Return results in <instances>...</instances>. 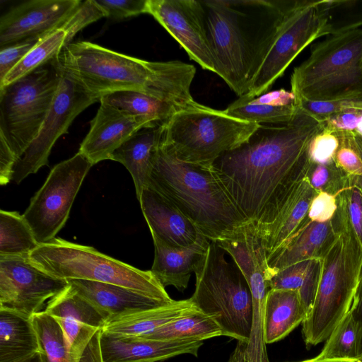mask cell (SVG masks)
<instances>
[{
	"instance_id": "e575fe53",
	"label": "cell",
	"mask_w": 362,
	"mask_h": 362,
	"mask_svg": "<svg viewBox=\"0 0 362 362\" xmlns=\"http://www.w3.org/2000/svg\"><path fill=\"white\" fill-rule=\"evenodd\" d=\"M30 320L44 362H70L69 344L59 321L45 310Z\"/></svg>"
},
{
	"instance_id": "83f0119b",
	"label": "cell",
	"mask_w": 362,
	"mask_h": 362,
	"mask_svg": "<svg viewBox=\"0 0 362 362\" xmlns=\"http://www.w3.org/2000/svg\"><path fill=\"white\" fill-rule=\"evenodd\" d=\"M196 308L191 300L172 303L107 322L102 330L123 337H142Z\"/></svg>"
},
{
	"instance_id": "d6986e66",
	"label": "cell",
	"mask_w": 362,
	"mask_h": 362,
	"mask_svg": "<svg viewBox=\"0 0 362 362\" xmlns=\"http://www.w3.org/2000/svg\"><path fill=\"white\" fill-rule=\"evenodd\" d=\"M202 341L161 340L123 337L102 330L103 362H157L182 354L197 356Z\"/></svg>"
},
{
	"instance_id": "816d5d0a",
	"label": "cell",
	"mask_w": 362,
	"mask_h": 362,
	"mask_svg": "<svg viewBox=\"0 0 362 362\" xmlns=\"http://www.w3.org/2000/svg\"><path fill=\"white\" fill-rule=\"evenodd\" d=\"M298 362H362V356L358 358H326V359H316L315 358L298 361Z\"/></svg>"
},
{
	"instance_id": "3957f363",
	"label": "cell",
	"mask_w": 362,
	"mask_h": 362,
	"mask_svg": "<svg viewBox=\"0 0 362 362\" xmlns=\"http://www.w3.org/2000/svg\"><path fill=\"white\" fill-rule=\"evenodd\" d=\"M57 60L98 101L114 92L135 90L181 109L197 103L190 92L196 69L181 61H146L88 41L66 45Z\"/></svg>"
},
{
	"instance_id": "2e32d148",
	"label": "cell",
	"mask_w": 362,
	"mask_h": 362,
	"mask_svg": "<svg viewBox=\"0 0 362 362\" xmlns=\"http://www.w3.org/2000/svg\"><path fill=\"white\" fill-rule=\"evenodd\" d=\"M80 0H31L10 8L0 18V47L40 39L59 28Z\"/></svg>"
},
{
	"instance_id": "ba28073f",
	"label": "cell",
	"mask_w": 362,
	"mask_h": 362,
	"mask_svg": "<svg viewBox=\"0 0 362 362\" xmlns=\"http://www.w3.org/2000/svg\"><path fill=\"white\" fill-rule=\"evenodd\" d=\"M226 253L216 243H210L194 272L195 290L189 299L216 321L223 336L247 344L252 322V295L242 273L226 259Z\"/></svg>"
},
{
	"instance_id": "6da1fadb",
	"label": "cell",
	"mask_w": 362,
	"mask_h": 362,
	"mask_svg": "<svg viewBox=\"0 0 362 362\" xmlns=\"http://www.w3.org/2000/svg\"><path fill=\"white\" fill-rule=\"evenodd\" d=\"M323 123L298 107L288 122L261 124L213 164L245 216L257 229L270 223L286 192L308 162Z\"/></svg>"
},
{
	"instance_id": "7c38bea8",
	"label": "cell",
	"mask_w": 362,
	"mask_h": 362,
	"mask_svg": "<svg viewBox=\"0 0 362 362\" xmlns=\"http://www.w3.org/2000/svg\"><path fill=\"white\" fill-rule=\"evenodd\" d=\"M323 26L316 1L298 0L280 26L245 95L257 97L268 92L297 55L322 37Z\"/></svg>"
},
{
	"instance_id": "5bb4252c",
	"label": "cell",
	"mask_w": 362,
	"mask_h": 362,
	"mask_svg": "<svg viewBox=\"0 0 362 362\" xmlns=\"http://www.w3.org/2000/svg\"><path fill=\"white\" fill-rule=\"evenodd\" d=\"M69 286L35 266L28 256L0 255V308L30 317Z\"/></svg>"
},
{
	"instance_id": "cb8c5ba5",
	"label": "cell",
	"mask_w": 362,
	"mask_h": 362,
	"mask_svg": "<svg viewBox=\"0 0 362 362\" xmlns=\"http://www.w3.org/2000/svg\"><path fill=\"white\" fill-rule=\"evenodd\" d=\"M332 221L317 223L307 218L291 238L267 259L269 267L278 271L302 261L321 257L337 233Z\"/></svg>"
},
{
	"instance_id": "e0dca14e",
	"label": "cell",
	"mask_w": 362,
	"mask_h": 362,
	"mask_svg": "<svg viewBox=\"0 0 362 362\" xmlns=\"http://www.w3.org/2000/svg\"><path fill=\"white\" fill-rule=\"evenodd\" d=\"M308 162L290 185L279 202L269 223L257 229L267 259L281 248L308 218L310 204L317 193L311 186Z\"/></svg>"
},
{
	"instance_id": "b9f144b4",
	"label": "cell",
	"mask_w": 362,
	"mask_h": 362,
	"mask_svg": "<svg viewBox=\"0 0 362 362\" xmlns=\"http://www.w3.org/2000/svg\"><path fill=\"white\" fill-rule=\"evenodd\" d=\"M339 145L340 139L338 134L323 127L310 144L308 152L309 162L324 165L334 163Z\"/></svg>"
},
{
	"instance_id": "f907efd6",
	"label": "cell",
	"mask_w": 362,
	"mask_h": 362,
	"mask_svg": "<svg viewBox=\"0 0 362 362\" xmlns=\"http://www.w3.org/2000/svg\"><path fill=\"white\" fill-rule=\"evenodd\" d=\"M351 145L356 149L362 159V136L356 134L345 132Z\"/></svg>"
},
{
	"instance_id": "1f68e13d",
	"label": "cell",
	"mask_w": 362,
	"mask_h": 362,
	"mask_svg": "<svg viewBox=\"0 0 362 362\" xmlns=\"http://www.w3.org/2000/svg\"><path fill=\"white\" fill-rule=\"evenodd\" d=\"M321 268V257L302 261L278 271L270 268L269 289L298 292L306 306L310 307L315 296Z\"/></svg>"
},
{
	"instance_id": "277c9868",
	"label": "cell",
	"mask_w": 362,
	"mask_h": 362,
	"mask_svg": "<svg viewBox=\"0 0 362 362\" xmlns=\"http://www.w3.org/2000/svg\"><path fill=\"white\" fill-rule=\"evenodd\" d=\"M147 187L173 204L211 242L236 238L251 223L213 165L182 161L160 144Z\"/></svg>"
},
{
	"instance_id": "9c48e42d",
	"label": "cell",
	"mask_w": 362,
	"mask_h": 362,
	"mask_svg": "<svg viewBox=\"0 0 362 362\" xmlns=\"http://www.w3.org/2000/svg\"><path fill=\"white\" fill-rule=\"evenodd\" d=\"M29 257L38 268L59 279L112 284L166 303L174 300L151 270L132 267L93 247L56 237L40 245Z\"/></svg>"
},
{
	"instance_id": "5b68a950",
	"label": "cell",
	"mask_w": 362,
	"mask_h": 362,
	"mask_svg": "<svg viewBox=\"0 0 362 362\" xmlns=\"http://www.w3.org/2000/svg\"><path fill=\"white\" fill-rule=\"evenodd\" d=\"M362 286V251L349 228L337 231L321 257L318 284L302 322L307 346L326 341L356 306Z\"/></svg>"
},
{
	"instance_id": "ee69618b",
	"label": "cell",
	"mask_w": 362,
	"mask_h": 362,
	"mask_svg": "<svg viewBox=\"0 0 362 362\" xmlns=\"http://www.w3.org/2000/svg\"><path fill=\"white\" fill-rule=\"evenodd\" d=\"M336 133L340 139V145L334 160L337 167L348 175L362 177V159L361 156L351 145L344 132Z\"/></svg>"
},
{
	"instance_id": "7dc6e473",
	"label": "cell",
	"mask_w": 362,
	"mask_h": 362,
	"mask_svg": "<svg viewBox=\"0 0 362 362\" xmlns=\"http://www.w3.org/2000/svg\"><path fill=\"white\" fill-rule=\"evenodd\" d=\"M17 158L6 141L0 136V184L7 185L13 177Z\"/></svg>"
},
{
	"instance_id": "8fae6325",
	"label": "cell",
	"mask_w": 362,
	"mask_h": 362,
	"mask_svg": "<svg viewBox=\"0 0 362 362\" xmlns=\"http://www.w3.org/2000/svg\"><path fill=\"white\" fill-rule=\"evenodd\" d=\"M78 151L54 165L23 214L40 245L56 238L64 226L77 193L90 168Z\"/></svg>"
},
{
	"instance_id": "ac0fdd59",
	"label": "cell",
	"mask_w": 362,
	"mask_h": 362,
	"mask_svg": "<svg viewBox=\"0 0 362 362\" xmlns=\"http://www.w3.org/2000/svg\"><path fill=\"white\" fill-rule=\"evenodd\" d=\"M146 127V124L139 118L100 102L78 151L93 165L102 160H110L115 150L134 133Z\"/></svg>"
},
{
	"instance_id": "bcb514c9",
	"label": "cell",
	"mask_w": 362,
	"mask_h": 362,
	"mask_svg": "<svg viewBox=\"0 0 362 362\" xmlns=\"http://www.w3.org/2000/svg\"><path fill=\"white\" fill-rule=\"evenodd\" d=\"M40 39H30L1 47L0 83L3 82L7 74L33 49Z\"/></svg>"
},
{
	"instance_id": "f6af8a7d",
	"label": "cell",
	"mask_w": 362,
	"mask_h": 362,
	"mask_svg": "<svg viewBox=\"0 0 362 362\" xmlns=\"http://www.w3.org/2000/svg\"><path fill=\"white\" fill-rule=\"evenodd\" d=\"M339 192L334 194L325 190L317 192L310 204L308 219L317 223L332 221L338 207L337 197Z\"/></svg>"
},
{
	"instance_id": "d4e9b609",
	"label": "cell",
	"mask_w": 362,
	"mask_h": 362,
	"mask_svg": "<svg viewBox=\"0 0 362 362\" xmlns=\"http://www.w3.org/2000/svg\"><path fill=\"white\" fill-rule=\"evenodd\" d=\"M164 126L139 129L112 153L110 160L122 163L131 174L140 199L147 187L155 153L163 136Z\"/></svg>"
},
{
	"instance_id": "f5cc1de1",
	"label": "cell",
	"mask_w": 362,
	"mask_h": 362,
	"mask_svg": "<svg viewBox=\"0 0 362 362\" xmlns=\"http://www.w3.org/2000/svg\"><path fill=\"white\" fill-rule=\"evenodd\" d=\"M12 362H44V361L41 352L37 351Z\"/></svg>"
},
{
	"instance_id": "74e56055",
	"label": "cell",
	"mask_w": 362,
	"mask_h": 362,
	"mask_svg": "<svg viewBox=\"0 0 362 362\" xmlns=\"http://www.w3.org/2000/svg\"><path fill=\"white\" fill-rule=\"evenodd\" d=\"M102 328L84 325L69 344L70 362H103L100 337Z\"/></svg>"
},
{
	"instance_id": "11a10c76",
	"label": "cell",
	"mask_w": 362,
	"mask_h": 362,
	"mask_svg": "<svg viewBox=\"0 0 362 362\" xmlns=\"http://www.w3.org/2000/svg\"><path fill=\"white\" fill-rule=\"evenodd\" d=\"M354 183L362 191V177H356L354 180Z\"/></svg>"
},
{
	"instance_id": "7bdbcfd3",
	"label": "cell",
	"mask_w": 362,
	"mask_h": 362,
	"mask_svg": "<svg viewBox=\"0 0 362 362\" xmlns=\"http://www.w3.org/2000/svg\"><path fill=\"white\" fill-rule=\"evenodd\" d=\"M106 17L122 20L147 13V0H95Z\"/></svg>"
},
{
	"instance_id": "52a82bcc",
	"label": "cell",
	"mask_w": 362,
	"mask_h": 362,
	"mask_svg": "<svg viewBox=\"0 0 362 362\" xmlns=\"http://www.w3.org/2000/svg\"><path fill=\"white\" fill-rule=\"evenodd\" d=\"M259 125L196 103L170 118L160 146L182 161L213 165L245 141Z\"/></svg>"
},
{
	"instance_id": "4316f807",
	"label": "cell",
	"mask_w": 362,
	"mask_h": 362,
	"mask_svg": "<svg viewBox=\"0 0 362 362\" xmlns=\"http://www.w3.org/2000/svg\"><path fill=\"white\" fill-rule=\"evenodd\" d=\"M60 323L69 344L84 325L102 328L108 317L74 291L70 285L50 299L45 310Z\"/></svg>"
},
{
	"instance_id": "d590c367",
	"label": "cell",
	"mask_w": 362,
	"mask_h": 362,
	"mask_svg": "<svg viewBox=\"0 0 362 362\" xmlns=\"http://www.w3.org/2000/svg\"><path fill=\"white\" fill-rule=\"evenodd\" d=\"M316 6L324 21L322 36L334 35L362 26V0H321Z\"/></svg>"
},
{
	"instance_id": "603a6c76",
	"label": "cell",
	"mask_w": 362,
	"mask_h": 362,
	"mask_svg": "<svg viewBox=\"0 0 362 362\" xmlns=\"http://www.w3.org/2000/svg\"><path fill=\"white\" fill-rule=\"evenodd\" d=\"M298 108L296 95L291 90L279 89L257 97H239L225 111L237 119L261 124L288 122Z\"/></svg>"
},
{
	"instance_id": "484cf974",
	"label": "cell",
	"mask_w": 362,
	"mask_h": 362,
	"mask_svg": "<svg viewBox=\"0 0 362 362\" xmlns=\"http://www.w3.org/2000/svg\"><path fill=\"white\" fill-rule=\"evenodd\" d=\"M308 309L296 291L269 289L264 314L266 344L281 340L303 322Z\"/></svg>"
},
{
	"instance_id": "d6a6232c",
	"label": "cell",
	"mask_w": 362,
	"mask_h": 362,
	"mask_svg": "<svg viewBox=\"0 0 362 362\" xmlns=\"http://www.w3.org/2000/svg\"><path fill=\"white\" fill-rule=\"evenodd\" d=\"M39 246L23 215L0 211V255L28 256Z\"/></svg>"
},
{
	"instance_id": "f35d334b",
	"label": "cell",
	"mask_w": 362,
	"mask_h": 362,
	"mask_svg": "<svg viewBox=\"0 0 362 362\" xmlns=\"http://www.w3.org/2000/svg\"><path fill=\"white\" fill-rule=\"evenodd\" d=\"M344 226L348 228L362 251V191L353 184L340 190Z\"/></svg>"
},
{
	"instance_id": "44dd1931",
	"label": "cell",
	"mask_w": 362,
	"mask_h": 362,
	"mask_svg": "<svg viewBox=\"0 0 362 362\" xmlns=\"http://www.w3.org/2000/svg\"><path fill=\"white\" fill-rule=\"evenodd\" d=\"M67 281L74 291L108 317L107 322L170 303L115 284L82 279Z\"/></svg>"
},
{
	"instance_id": "60d3db41",
	"label": "cell",
	"mask_w": 362,
	"mask_h": 362,
	"mask_svg": "<svg viewBox=\"0 0 362 362\" xmlns=\"http://www.w3.org/2000/svg\"><path fill=\"white\" fill-rule=\"evenodd\" d=\"M104 17L105 13L95 0L81 1L60 27L66 33V44L83 28Z\"/></svg>"
},
{
	"instance_id": "9a60e30c",
	"label": "cell",
	"mask_w": 362,
	"mask_h": 362,
	"mask_svg": "<svg viewBox=\"0 0 362 362\" xmlns=\"http://www.w3.org/2000/svg\"><path fill=\"white\" fill-rule=\"evenodd\" d=\"M151 15L202 69L216 74L201 1L147 0Z\"/></svg>"
},
{
	"instance_id": "ab89813d",
	"label": "cell",
	"mask_w": 362,
	"mask_h": 362,
	"mask_svg": "<svg viewBox=\"0 0 362 362\" xmlns=\"http://www.w3.org/2000/svg\"><path fill=\"white\" fill-rule=\"evenodd\" d=\"M297 103L300 108L322 122L346 111L362 110V96L332 101H311L297 98Z\"/></svg>"
},
{
	"instance_id": "30bf717a",
	"label": "cell",
	"mask_w": 362,
	"mask_h": 362,
	"mask_svg": "<svg viewBox=\"0 0 362 362\" xmlns=\"http://www.w3.org/2000/svg\"><path fill=\"white\" fill-rule=\"evenodd\" d=\"M57 57L0 88V136L17 160L37 137L60 78Z\"/></svg>"
},
{
	"instance_id": "4fadbf2b",
	"label": "cell",
	"mask_w": 362,
	"mask_h": 362,
	"mask_svg": "<svg viewBox=\"0 0 362 362\" xmlns=\"http://www.w3.org/2000/svg\"><path fill=\"white\" fill-rule=\"evenodd\" d=\"M62 71L54 98L39 133L14 166L12 180L17 184L48 164L57 139L68 133L69 127L80 113L98 101L74 76Z\"/></svg>"
},
{
	"instance_id": "f1b7e54d",
	"label": "cell",
	"mask_w": 362,
	"mask_h": 362,
	"mask_svg": "<svg viewBox=\"0 0 362 362\" xmlns=\"http://www.w3.org/2000/svg\"><path fill=\"white\" fill-rule=\"evenodd\" d=\"M40 351L30 317L0 308V362H12Z\"/></svg>"
},
{
	"instance_id": "8992f818",
	"label": "cell",
	"mask_w": 362,
	"mask_h": 362,
	"mask_svg": "<svg viewBox=\"0 0 362 362\" xmlns=\"http://www.w3.org/2000/svg\"><path fill=\"white\" fill-rule=\"evenodd\" d=\"M291 91L311 101L362 96V29L329 35L296 67Z\"/></svg>"
},
{
	"instance_id": "c3c4849f",
	"label": "cell",
	"mask_w": 362,
	"mask_h": 362,
	"mask_svg": "<svg viewBox=\"0 0 362 362\" xmlns=\"http://www.w3.org/2000/svg\"><path fill=\"white\" fill-rule=\"evenodd\" d=\"M309 177L311 186L317 191L324 190L329 182L331 172L336 167L335 162L331 165H316L311 163Z\"/></svg>"
},
{
	"instance_id": "8d00e7d4",
	"label": "cell",
	"mask_w": 362,
	"mask_h": 362,
	"mask_svg": "<svg viewBox=\"0 0 362 362\" xmlns=\"http://www.w3.org/2000/svg\"><path fill=\"white\" fill-rule=\"evenodd\" d=\"M66 45V33L60 28L42 37L33 49L7 74L3 82L0 83V88L58 57Z\"/></svg>"
},
{
	"instance_id": "7a4b0ae2",
	"label": "cell",
	"mask_w": 362,
	"mask_h": 362,
	"mask_svg": "<svg viewBox=\"0 0 362 362\" xmlns=\"http://www.w3.org/2000/svg\"><path fill=\"white\" fill-rule=\"evenodd\" d=\"M207 35L216 74L238 97L252 79L298 0H205Z\"/></svg>"
},
{
	"instance_id": "f546056e",
	"label": "cell",
	"mask_w": 362,
	"mask_h": 362,
	"mask_svg": "<svg viewBox=\"0 0 362 362\" xmlns=\"http://www.w3.org/2000/svg\"><path fill=\"white\" fill-rule=\"evenodd\" d=\"M142 120L148 127L165 126L181 108L135 90H121L100 100Z\"/></svg>"
},
{
	"instance_id": "db71d44e",
	"label": "cell",
	"mask_w": 362,
	"mask_h": 362,
	"mask_svg": "<svg viewBox=\"0 0 362 362\" xmlns=\"http://www.w3.org/2000/svg\"><path fill=\"white\" fill-rule=\"evenodd\" d=\"M354 311L358 317L362 325V286L360 291L358 300L354 308Z\"/></svg>"
},
{
	"instance_id": "836d02e7",
	"label": "cell",
	"mask_w": 362,
	"mask_h": 362,
	"mask_svg": "<svg viewBox=\"0 0 362 362\" xmlns=\"http://www.w3.org/2000/svg\"><path fill=\"white\" fill-rule=\"evenodd\" d=\"M362 356V325L354 309L333 331L316 359L352 358Z\"/></svg>"
},
{
	"instance_id": "7402d4cb",
	"label": "cell",
	"mask_w": 362,
	"mask_h": 362,
	"mask_svg": "<svg viewBox=\"0 0 362 362\" xmlns=\"http://www.w3.org/2000/svg\"><path fill=\"white\" fill-rule=\"evenodd\" d=\"M154 245V259L151 272L164 286H172L184 291L191 274L207 252L210 240L206 237L185 247L171 246L151 234Z\"/></svg>"
},
{
	"instance_id": "ffe728a7",
	"label": "cell",
	"mask_w": 362,
	"mask_h": 362,
	"mask_svg": "<svg viewBox=\"0 0 362 362\" xmlns=\"http://www.w3.org/2000/svg\"><path fill=\"white\" fill-rule=\"evenodd\" d=\"M139 202L151 233L165 243L185 247L204 237L189 218L154 189L145 187Z\"/></svg>"
},
{
	"instance_id": "4dcf8cb0",
	"label": "cell",
	"mask_w": 362,
	"mask_h": 362,
	"mask_svg": "<svg viewBox=\"0 0 362 362\" xmlns=\"http://www.w3.org/2000/svg\"><path fill=\"white\" fill-rule=\"evenodd\" d=\"M223 336V332L210 316L197 308L182 316L158 327L148 334L138 337L161 340L204 341L215 337Z\"/></svg>"
},
{
	"instance_id": "681fc988",
	"label": "cell",
	"mask_w": 362,
	"mask_h": 362,
	"mask_svg": "<svg viewBox=\"0 0 362 362\" xmlns=\"http://www.w3.org/2000/svg\"><path fill=\"white\" fill-rule=\"evenodd\" d=\"M247 344L238 341L236 347L226 362H247L246 356Z\"/></svg>"
}]
</instances>
